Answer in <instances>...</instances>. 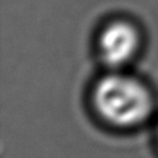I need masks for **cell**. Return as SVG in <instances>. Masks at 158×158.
I'll list each match as a JSON object with an SVG mask.
<instances>
[{"instance_id": "7a4b0ae2", "label": "cell", "mask_w": 158, "mask_h": 158, "mask_svg": "<svg viewBox=\"0 0 158 158\" xmlns=\"http://www.w3.org/2000/svg\"><path fill=\"white\" fill-rule=\"evenodd\" d=\"M98 47L101 60L107 67L118 69L137 54L139 33L132 23L116 20L106 25L100 32Z\"/></svg>"}, {"instance_id": "6da1fadb", "label": "cell", "mask_w": 158, "mask_h": 158, "mask_svg": "<svg viewBox=\"0 0 158 158\" xmlns=\"http://www.w3.org/2000/svg\"><path fill=\"white\" fill-rule=\"evenodd\" d=\"M93 102L104 121L123 128L142 123L153 107L149 89L137 78L118 72H112L98 81Z\"/></svg>"}]
</instances>
